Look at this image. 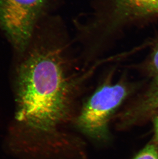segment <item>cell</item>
Wrapping results in <instances>:
<instances>
[{"instance_id": "obj_2", "label": "cell", "mask_w": 158, "mask_h": 159, "mask_svg": "<svg viewBox=\"0 0 158 159\" xmlns=\"http://www.w3.org/2000/svg\"><path fill=\"white\" fill-rule=\"evenodd\" d=\"M130 92L129 87L125 82L105 84L99 88L83 107L76 119L77 126L94 140L108 141L109 120Z\"/></svg>"}, {"instance_id": "obj_1", "label": "cell", "mask_w": 158, "mask_h": 159, "mask_svg": "<svg viewBox=\"0 0 158 159\" xmlns=\"http://www.w3.org/2000/svg\"><path fill=\"white\" fill-rule=\"evenodd\" d=\"M60 49L40 45L20 65L17 76V119L35 129L48 132L67 119L73 84Z\"/></svg>"}, {"instance_id": "obj_3", "label": "cell", "mask_w": 158, "mask_h": 159, "mask_svg": "<svg viewBox=\"0 0 158 159\" xmlns=\"http://www.w3.org/2000/svg\"><path fill=\"white\" fill-rule=\"evenodd\" d=\"M46 0H0V25L16 49L24 51Z\"/></svg>"}, {"instance_id": "obj_4", "label": "cell", "mask_w": 158, "mask_h": 159, "mask_svg": "<svg viewBox=\"0 0 158 159\" xmlns=\"http://www.w3.org/2000/svg\"><path fill=\"white\" fill-rule=\"evenodd\" d=\"M158 15V0H114L113 22Z\"/></svg>"}, {"instance_id": "obj_6", "label": "cell", "mask_w": 158, "mask_h": 159, "mask_svg": "<svg viewBox=\"0 0 158 159\" xmlns=\"http://www.w3.org/2000/svg\"><path fill=\"white\" fill-rule=\"evenodd\" d=\"M150 68L155 76L154 83L151 87L158 89V44L154 48L151 54Z\"/></svg>"}, {"instance_id": "obj_7", "label": "cell", "mask_w": 158, "mask_h": 159, "mask_svg": "<svg viewBox=\"0 0 158 159\" xmlns=\"http://www.w3.org/2000/svg\"><path fill=\"white\" fill-rule=\"evenodd\" d=\"M154 143L158 144V116H156L154 120Z\"/></svg>"}, {"instance_id": "obj_5", "label": "cell", "mask_w": 158, "mask_h": 159, "mask_svg": "<svg viewBox=\"0 0 158 159\" xmlns=\"http://www.w3.org/2000/svg\"><path fill=\"white\" fill-rule=\"evenodd\" d=\"M133 159H158V144H148Z\"/></svg>"}]
</instances>
